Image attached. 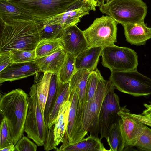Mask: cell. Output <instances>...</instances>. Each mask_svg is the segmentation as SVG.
Masks as SVG:
<instances>
[{
  "label": "cell",
  "mask_w": 151,
  "mask_h": 151,
  "mask_svg": "<svg viewBox=\"0 0 151 151\" xmlns=\"http://www.w3.org/2000/svg\"><path fill=\"white\" fill-rule=\"evenodd\" d=\"M1 25L0 53L14 49L35 50L40 40L42 25L24 22Z\"/></svg>",
  "instance_id": "obj_1"
},
{
  "label": "cell",
  "mask_w": 151,
  "mask_h": 151,
  "mask_svg": "<svg viewBox=\"0 0 151 151\" xmlns=\"http://www.w3.org/2000/svg\"><path fill=\"white\" fill-rule=\"evenodd\" d=\"M28 95L21 89L3 95L0 100V113L6 118L14 144L24 135L28 108Z\"/></svg>",
  "instance_id": "obj_2"
},
{
  "label": "cell",
  "mask_w": 151,
  "mask_h": 151,
  "mask_svg": "<svg viewBox=\"0 0 151 151\" xmlns=\"http://www.w3.org/2000/svg\"><path fill=\"white\" fill-rule=\"evenodd\" d=\"M99 7L102 13L122 25L144 21L147 12L142 0H111Z\"/></svg>",
  "instance_id": "obj_3"
},
{
  "label": "cell",
  "mask_w": 151,
  "mask_h": 151,
  "mask_svg": "<svg viewBox=\"0 0 151 151\" xmlns=\"http://www.w3.org/2000/svg\"><path fill=\"white\" fill-rule=\"evenodd\" d=\"M28 98L27 113L24 131L38 146H43L48 134L43 113L39 104L36 86L34 83L30 88Z\"/></svg>",
  "instance_id": "obj_4"
},
{
  "label": "cell",
  "mask_w": 151,
  "mask_h": 151,
  "mask_svg": "<svg viewBox=\"0 0 151 151\" xmlns=\"http://www.w3.org/2000/svg\"><path fill=\"white\" fill-rule=\"evenodd\" d=\"M109 80L121 92L136 97L151 94V78L137 70L111 72Z\"/></svg>",
  "instance_id": "obj_5"
},
{
  "label": "cell",
  "mask_w": 151,
  "mask_h": 151,
  "mask_svg": "<svg viewBox=\"0 0 151 151\" xmlns=\"http://www.w3.org/2000/svg\"><path fill=\"white\" fill-rule=\"evenodd\" d=\"M24 10L36 21L65 12L78 0H8Z\"/></svg>",
  "instance_id": "obj_6"
},
{
  "label": "cell",
  "mask_w": 151,
  "mask_h": 151,
  "mask_svg": "<svg viewBox=\"0 0 151 151\" xmlns=\"http://www.w3.org/2000/svg\"><path fill=\"white\" fill-rule=\"evenodd\" d=\"M118 24L107 15L96 18L83 31L89 47H103L114 45L117 42Z\"/></svg>",
  "instance_id": "obj_7"
},
{
  "label": "cell",
  "mask_w": 151,
  "mask_h": 151,
  "mask_svg": "<svg viewBox=\"0 0 151 151\" xmlns=\"http://www.w3.org/2000/svg\"><path fill=\"white\" fill-rule=\"evenodd\" d=\"M101 56L102 65L111 72L137 70L138 65L134 50L114 44L103 47Z\"/></svg>",
  "instance_id": "obj_8"
},
{
  "label": "cell",
  "mask_w": 151,
  "mask_h": 151,
  "mask_svg": "<svg viewBox=\"0 0 151 151\" xmlns=\"http://www.w3.org/2000/svg\"><path fill=\"white\" fill-rule=\"evenodd\" d=\"M111 84L110 80H105L102 76L100 78L93 101L82 122L81 140L84 138L88 132L90 135L98 137L99 113L104 99Z\"/></svg>",
  "instance_id": "obj_9"
},
{
  "label": "cell",
  "mask_w": 151,
  "mask_h": 151,
  "mask_svg": "<svg viewBox=\"0 0 151 151\" xmlns=\"http://www.w3.org/2000/svg\"><path fill=\"white\" fill-rule=\"evenodd\" d=\"M115 89L112 84L103 101L99 113V120L100 140L106 138L113 125L118 122L119 116L118 112L121 109L119 98L115 93Z\"/></svg>",
  "instance_id": "obj_10"
},
{
  "label": "cell",
  "mask_w": 151,
  "mask_h": 151,
  "mask_svg": "<svg viewBox=\"0 0 151 151\" xmlns=\"http://www.w3.org/2000/svg\"><path fill=\"white\" fill-rule=\"evenodd\" d=\"M96 8L86 0H78L65 12L45 19L36 21L41 25L60 24L65 28L76 25L80 18L88 15L89 12L95 11Z\"/></svg>",
  "instance_id": "obj_11"
},
{
  "label": "cell",
  "mask_w": 151,
  "mask_h": 151,
  "mask_svg": "<svg viewBox=\"0 0 151 151\" xmlns=\"http://www.w3.org/2000/svg\"><path fill=\"white\" fill-rule=\"evenodd\" d=\"M125 106L118 112V121L122 141V151L128 147L135 146L145 125L127 115Z\"/></svg>",
  "instance_id": "obj_12"
},
{
  "label": "cell",
  "mask_w": 151,
  "mask_h": 151,
  "mask_svg": "<svg viewBox=\"0 0 151 151\" xmlns=\"http://www.w3.org/2000/svg\"><path fill=\"white\" fill-rule=\"evenodd\" d=\"M60 39L63 43V48L75 57L89 47L83 31L76 24L65 28Z\"/></svg>",
  "instance_id": "obj_13"
},
{
  "label": "cell",
  "mask_w": 151,
  "mask_h": 151,
  "mask_svg": "<svg viewBox=\"0 0 151 151\" xmlns=\"http://www.w3.org/2000/svg\"><path fill=\"white\" fill-rule=\"evenodd\" d=\"M39 72L41 71L35 61L12 63L0 72V83L22 79Z\"/></svg>",
  "instance_id": "obj_14"
},
{
  "label": "cell",
  "mask_w": 151,
  "mask_h": 151,
  "mask_svg": "<svg viewBox=\"0 0 151 151\" xmlns=\"http://www.w3.org/2000/svg\"><path fill=\"white\" fill-rule=\"evenodd\" d=\"M1 24L24 22L37 23L30 15L8 0H0Z\"/></svg>",
  "instance_id": "obj_15"
},
{
  "label": "cell",
  "mask_w": 151,
  "mask_h": 151,
  "mask_svg": "<svg viewBox=\"0 0 151 151\" xmlns=\"http://www.w3.org/2000/svg\"><path fill=\"white\" fill-rule=\"evenodd\" d=\"M91 72L85 69L78 70L74 73L70 81V93L75 91L78 98L76 120H80L86 101V92L88 78Z\"/></svg>",
  "instance_id": "obj_16"
},
{
  "label": "cell",
  "mask_w": 151,
  "mask_h": 151,
  "mask_svg": "<svg viewBox=\"0 0 151 151\" xmlns=\"http://www.w3.org/2000/svg\"><path fill=\"white\" fill-rule=\"evenodd\" d=\"M126 40L131 45H145L151 38V28L148 27L144 21L122 25Z\"/></svg>",
  "instance_id": "obj_17"
},
{
  "label": "cell",
  "mask_w": 151,
  "mask_h": 151,
  "mask_svg": "<svg viewBox=\"0 0 151 151\" xmlns=\"http://www.w3.org/2000/svg\"><path fill=\"white\" fill-rule=\"evenodd\" d=\"M67 54V52L61 47L50 55L36 58L35 61L39 66L41 72L57 74L64 62Z\"/></svg>",
  "instance_id": "obj_18"
},
{
  "label": "cell",
  "mask_w": 151,
  "mask_h": 151,
  "mask_svg": "<svg viewBox=\"0 0 151 151\" xmlns=\"http://www.w3.org/2000/svg\"><path fill=\"white\" fill-rule=\"evenodd\" d=\"M102 48L99 47H90L79 54L75 57L76 71L82 69L91 72L94 71L97 68Z\"/></svg>",
  "instance_id": "obj_19"
},
{
  "label": "cell",
  "mask_w": 151,
  "mask_h": 151,
  "mask_svg": "<svg viewBox=\"0 0 151 151\" xmlns=\"http://www.w3.org/2000/svg\"><path fill=\"white\" fill-rule=\"evenodd\" d=\"M70 106L68 117V122L65 133L62 142V144L59 148H56L57 151H60L67 145L71 143L73 137L76 125L78 100L75 91L70 93Z\"/></svg>",
  "instance_id": "obj_20"
},
{
  "label": "cell",
  "mask_w": 151,
  "mask_h": 151,
  "mask_svg": "<svg viewBox=\"0 0 151 151\" xmlns=\"http://www.w3.org/2000/svg\"><path fill=\"white\" fill-rule=\"evenodd\" d=\"M70 104L69 99L65 101L63 104L53 125V134L56 146L62 142L65 133L67 126Z\"/></svg>",
  "instance_id": "obj_21"
},
{
  "label": "cell",
  "mask_w": 151,
  "mask_h": 151,
  "mask_svg": "<svg viewBox=\"0 0 151 151\" xmlns=\"http://www.w3.org/2000/svg\"><path fill=\"white\" fill-rule=\"evenodd\" d=\"M99 137L89 135L77 142L69 144L60 151H106V150Z\"/></svg>",
  "instance_id": "obj_22"
},
{
  "label": "cell",
  "mask_w": 151,
  "mask_h": 151,
  "mask_svg": "<svg viewBox=\"0 0 151 151\" xmlns=\"http://www.w3.org/2000/svg\"><path fill=\"white\" fill-rule=\"evenodd\" d=\"M102 76L96 68L89 75L87 81L86 101L81 115V123L86 114L91 104L93 102L98 81Z\"/></svg>",
  "instance_id": "obj_23"
},
{
  "label": "cell",
  "mask_w": 151,
  "mask_h": 151,
  "mask_svg": "<svg viewBox=\"0 0 151 151\" xmlns=\"http://www.w3.org/2000/svg\"><path fill=\"white\" fill-rule=\"evenodd\" d=\"M38 73L35 76L34 83L36 86L39 104L44 114L52 73H44L41 75Z\"/></svg>",
  "instance_id": "obj_24"
},
{
  "label": "cell",
  "mask_w": 151,
  "mask_h": 151,
  "mask_svg": "<svg viewBox=\"0 0 151 151\" xmlns=\"http://www.w3.org/2000/svg\"><path fill=\"white\" fill-rule=\"evenodd\" d=\"M70 96V81L62 83L59 80L58 96L50 116L48 124L49 129L54 124L61 106L65 101L69 99Z\"/></svg>",
  "instance_id": "obj_25"
},
{
  "label": "cell",
  "mask_w": 151,
  "mask_h": 151,
  "mask_svg": "<svg viewBox=\"0 0 151 151\" xmlns=\"http://www.w3.org/2000/svg\"><path fill=\"white\" fill-rule=\"evenodd\" d=\"M59 81V79L57 74L52 73L44 113V117L45 122L48 129L50 116L53 108L58 96Z\"/></svg>",
  "instance_id": "obj_26"
},
{
  "label": "cell",
  "mask_w": 151,
  "mask_h": 151,
  "mask_svg": "<svg viewBox=\"0 0 151 151\" xmlns=\"http://www.w3.org/2000/svg\"><path fill=\"white\" fill-rule=\"evenodd\" d=\"M63 47V44L59 38L40 40L35 49L36 58L47 56Z\"/></svg>",
  "instance_id": "obj_27"
},
{
  "label": "cell",
  "mask_w": 151,
  "mask_h": 151,
  "mask_svg": "<svg viewBox=\"0 0 151 151\" xmlns=\"http://www.w3.org/2000/svg\"><path fill=\"white\" fill-rule=\"evenodd\" d=\"M76 71L75 57L67 52L64 62L57 74L58 79L62 83L67 82Z\"/></svg>",
  "instance_id": "obj_28"
},
{
  "label": "cell",
  "mask_w": 151,
  "mask_h": 151,
  "mask_svg": "<svg viewBox=\"0 0 151 151\" xmlns=\"http://www.w3.org/2000/svg\"><path fill=\"white\" fill-rule=\"evenodd\" d=\"M106 139L110 147L109 151H122V137L118 122L112 127Z\"/></svg>",
  "instance_id": "obj_29"
},
{
  "label": "cell",
  "mask_w": 151,
  "mask_h": 151,
  "mask_svg": "<svg viewBox=\"0 0 151 151\" xmlns=\"http://www.w3.org/2000/svg\"><path fill=\"white\" fill-rule=\"evenodd\" d=\"M65 29L60 24L42 25L40 40L60 39Z\"/></svg>",
  "instance_id": "obj_30"
},
{
  "label": "cell",
  "mask_w": 151,
  "mask_h": 151,
  "mask_svg": "<svg viewBox=\"0 0 151 151\" xmlns=\"http://www.w3.org/2000/svg\"><path fill=\"white\" fill-rule=\"evenodd\" d=\"M0 130V149L14 144L8 122L5 117L1 120Z\"/></svg>",
  "instance_id": "obj_31"
},
{
  "label": "cell",
  "mask_w": 151,
  "mask_h": 151,
  "mask_svg": "<svg viewBox=\"0 0 151 151\" xmlns=\"http://www.w3.org/2000/svg\"><path fill=\"white\" fill-rule=\"evenodd\" d=\"M11 51L12 63H22L35 61V50L32 51L14 49Z\"/></svg>",
  "instance_id": "obj_32"
},
{
  "label": "cell",
  "mask_w": 151,
  "mask_h": 151,
  "mask_svg": "<svg viewBox=\"0 0 151 151\" xmlns=\"http://www.w3.org/2000/svg\"><path fill=\"white\" fill-rule=\"evenodd\" d=\"M135 147L143 150L151 151V129L145 125Z\"/></svg>",
  "instance_id": "obj_33"
},
{
  "label": "cell",
  "mask_w": 151,
  "mask_h": 151,
  "mask_svg": "<svg viewBox=\"0 0 151 151\" xmlns=\"http://www.w3.org/2000/svg\"><path fill=\"white\" fill-rule=\"evenodd\" d=\"M16 151H36L37 145L25 136L22 137L15 145Z\"/></svg>",
  "instance_id": "obj_34"
},
{
  "label": "cell",
  "mask_w": 151,
  "mask_h": 151,
  "mask_svg": "<svg viewBox=\"0 0 151 151\" xmlns=\"http://www.w3.org/2000/svg\"><path fill=\"white\" fill-rule=\"evenodd\" d=\"M12 63V58L11 51L0 53V72Z\"/></svg>",
  "instance_id": "obj_35"
},
{
  "label": "cell",
  "mask_w": 151,
  "mask_h": 151,
  "mask_svg": "<svg viewBox=\"0 0 151 151\" xmlns=\"http://www.w3.org/2000/svg\"><path fill=\"white\" fill-rule=\"evenodd\" d=\"M126 113L135 120L140 122L144 124L151 127V116L149 115H144L131 113L130 111L126 107L125 108Z\"/></svg>",
  "instance_id": "obj_36"
},
{
  "label": "cell",
  "mask_w": 151,
  "mask_h": 151,
  "mask_svg": "<svg viewBox=\"0 0 151 151\" xmlns=\"http://www.w3.org/2000/svg\"><path fill=\"white\" fill-rule=\"evenodd\" d=\"M149 104H144V105L146 109L143 111L142 115H147L151 112V102H149Z\"/></svg>",
  "instance_id": "obj_37"
},
{
  "label": "cell",
  "mask_w": 151,
  "mask_h": 151,
  "mask_svg": "<svg viewBox=\"0 0 151 151\" xmlns=\"http://www.w3.org/2000/svg\"><path fill=\"white\" fill-rule=\"evenodd\" d=\"M0 151H15L16 149L14 144L8 146L6 147L0 149Z\"/></svg>",
  "instance_id": "obj_38"
},
{
  "label": "cell",
  "mask_w": 151,
  "mask_h": 151,
  "mask_svg": "<svg viewBox=\"0 0 151 151\" xmlns=\"http://www.w3.org/2000/svg\"><path fill=\"white\" fill-rule=\"evenodd\" d=\"M87 1L91 4H92L93 6L96 8L98 6L96 0H86Z\"/></svg>",
  "instance_id": "obj_39"
},
{
  "label": "cell",
  "mask_w": 151,
  "mask_h": 151,
  "mask_svg": "<svg viewBox=\"0 0 151 151\" xmlns=\"http://www.w3.org/2000/svg\"><path fill=\"white\" fill-rule=\"evenodd\" d=\"M97 4L98 5V6L99 7H100L104 4H105V2L104 0H96Z\"/></svg>",
  "instance_id": "obj_40"
},
{
  "label": "cell",
  "mask_w": 151,
  "mask_h": 151,
  "mask_svg": "<svg viewBox=\"0 0 151 151\" xmlns=\"http://www.w3.org/2000/svg\"><path fill=\"white\" fill-rule=\"evenodd\" d=\"M105 3H107L110 1L111 0H104Z\"/></svg>",
  "instance_id": "obj_41"
},
{
  "label": "cell",
  "mask_w": 151,
  "mask_h": 151,
  "mask_svg": "<svg viewBox=\"0 0 151 151\" xmlns=\"http://www.w3.org/2000/svg\"><path fill=\"white\" fill-rule=\"evenodd\" d=\"M147 115H149L150 116H151V112L149 114Z\"/></svg>",
  "instance_id": "obj_42"
}]
</instances>
